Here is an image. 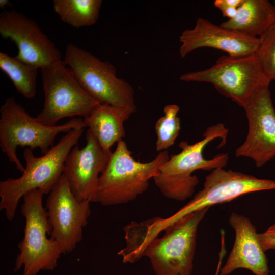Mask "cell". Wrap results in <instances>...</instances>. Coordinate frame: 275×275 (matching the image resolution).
I'll use <instances>...</instances> for the list:
<instances>
[{"label": "cell", "mask_w": 275, "mask_h": 275, "mask_svg": "<svg viewBox=\"0 0 275 275\" xmlns=\"http://www.w3.org/2000/svg\"><path fill=\"white\" fill-rule=\"evenodd\" d=\"M84 130L77 128L66 133L42 156L36 157L29 148L23 151L26 165L22 175L0 182V210L5 211L8 221L14 219L19 200L28 192L38 189L49 195L63 175L66 158Z\"/></svg>", "instance_id": "6da1fadb"}, {"label": "cell", "mask_w": 275, "mask_h": 275, "mask_svg": "<svg viewBox=\"0 0 275 275\" xmlns=\"http://www.w3.org/2000/svg\"><path fill=\"white\" fill-rule=\"evenodd\" d=\"M228 132L223 124L218 123L207 128L203 135L204 138L195 144L180 142L179 146L181 152L171 155L153 178L162 195L168 199L184 201L192 196L199 182L197 176L193 175L194 171H212L225 167L229 160L228 154H218L211 159H206L203 156V151L209 142L216 138L222 139L224 146Z\"/></svg>", "instance_id": "7a4b0ae2"}, {"label": "cell", "mask_w": 275, "mask_h": 275, "mask_svg": "<svg viewBox=\"0 0 275 275\" xmlns=\"http://www.w3.org/2000/svg\"><path fill=\"white\" fill-rule=\"evenodd\" d=\"M108 163L99 177L95 202L104 206L125 204L146 191L149 181L156 176L170 157L160 152L152 161L142 163L131 156L125 142L117 143Z\"/></svg>", "instance_id": "3957f363"}, {"label": "cell", "mask_w": 275, "mask_h": 275, "mask_svg": "<svg viewBox=\"0 0 275 275\" xmlns=\"http://www.w3.org/2000/svg\"><path fill=\"white\" fill-rule=\"evenodd\" d=\"M0 147L9 161L23 173L25 168L16 155L18 147L38 148L45 154L52 147L57 135L85 128L83 119L73 118L61 125L46 126L31 116L14 97L7 98L0 108Z\"/></svg>", "instance_id": "277c9868"}, {"label": "cell", "mask_w": 275, "mask_h": 275, "mask_svg": "<svg viewBox=\"0 0 275 275\" xmlns=\"http://www.w3.org/2000/svg\"><path fill=\"white\" fill-rule=\"evenodd\" d=\"M185 82L212 84L222 95L244 107L271 81L264 73L256 53L223 56L210 67L181 75Z\"/></svg>", "instance_id": "5b68a950"}, {"label": "cell", "mask_w": 275, "mask_h": 275, "mask_svg": "<svg viewBox=\"0 0 275 275\" xmlns=\"http://www.w3.org/2000/svg\"><path fill=\"white\" fill-rule=\"evenodd\" d=\"M43 193L34 189L25 194L21 212L25 218L24 236L18 243L14 271L23 266L22 275H37L41 270H53L62 253L59 245L47 236L51 234Z\"/></svg>", "instance_id": "8992f818"}, {"label": "cell", "mask_w": 275, "mask_h": 275, "mask_svg": "<svg viewBox=\"0 0 275 275\" xmlns=\"http://www.w3.org/2000/svg\"><path fill=\"white\" fill-rule=\"evenodd\" d=\"M63 61L85 91L100 104L136 111L133 87L117 77L116 67L109 62L101 61L72 43L67 45Z\"/></svg>", "instance_id": "52a82bcc"}, {"label": "cell", "mask_w": 275, "mask_h": 275, "mask_svg": "<svg viewBox=\"0 0 275 275\" xmlns=\"http://www.w3.org/2000/svg\"><path fill=\"white\" fill-rule=\"evenodd\" d=\"M272 189H275L274 180L218 168L206 176L203 188L191 200L168 217H155L152 222V228L156 234H159L185 216L196 211L230 202L250 193Z\"/></svg>", "instance_id": "ba28073f"}, {"label": "cell", "mask_w": 275, "mask_h": 275, "mask_svg": "<svg viewBox=\"0 0 275 275\" xmlns=\"http://www.w3.org/2000/svg\"><path fill=\"white\" fill-rule=\"evenodd\" d=\"M209 208L189 214L152 240L143 256L148 257L156 275H191L198 226Z\"/></svg>", "instance_id": "9c48e42d"}, {"label": "cell", "mask_w": 275, "mask_h": 275, "mask_svg": "<svg viewBox=\"0 0 275 275\" xmlns=\"http://www.w3.org/2000/svg\"><path fill=\"white\" fill-rule=\"evenodd\" d=\"M41 72L45 100L36 118L43 124L53 126L64 118H85L100 104L82 87L63 60L41 69Z\"/></svg>", "instance_id": "30bf717a"}, {"label": "cell", "mask_w": 275, "mask_h": 275, "mask_svg": "<svg viewBox=\"0 0 275 275\" xmlns=\"http://www.w3.org/2000/svg\"><path fill=\"white\" fill-rule=\"evenodd\" d=\"M90 203L74 196L63 174L49 194L45 208L51 229L50 238L63 254L71 252L81 241L91 214Z\"/></svg>", "instance_id": "8fae6325"}, {"label": "cell", "mask_w": 275, "mask_h": 275, "mask_svg": "<svg viewBox=\"0 0 275 275\" xmlns=\"http://www.w3.org/2000/svg\"><path fill=\"white\" fill-rule=\"evenodd\" d=\"M243 108L249 130L235 156L250 158L261 167L275 157V109L269 87L257 93Z\"/></svg>", "instance_id": "7c38bea8"}, {"label": "cell", "mask_w": 275, "mask_h": 275, "mask_svg": "<svg viewBox=\"0 0 275 275\" xmlns=\"http://www.w3.org/2000/svg\"><path fill=\"white\" fill-rule=\"evenodd\" d=\"M0 34L16 44L15 57L25 63L42 69L61 60L60 51L37 23L15 10L1 13Z\"/></svg>", "instance_id": "4fadbf2b"}, {"label": "cell", "mask_w": 275, "mask_h": 275, "mask_svg": "<svg viewBox=\"0 0 275 275\" xmlns=\"http://www.w3.org/2000/svg\"><path fill=\"white\" fill-rule=\"evenodd\" d=\"M86 144L76 145L69 152L63 174L71 191L79 201L95 202L99 177L106 167L112 152L104 150L88 129Z\"/></svg>", "instance_id": "5bb4252c"}, {"label": "cell", "mask_w": 275, "mask_h": 275, "mask_svg": "<svg viewBox=\"0 0 275 275\" xmlns=\"http://www.w3.org/2000/svg\"><path fill=\"white\" fill-rule=\"evenodd\" d=\"M179 39L181 58L203 47L217 49L230 56L250 54L257 52L260 44V38L214 24L201 17L197 19L194 28L184 30Z\"/></svg>", "instance_id": "9a60e30c"}, {"label": "cell", "mask_w": 275, "mask_h": 275, "mask_svg": "<svg viewBox=\"0 0 275 275\" xmlns=\"http://www.w3.org/2000/svg\"><path fill=\"white\" fill-rule=\"evenodd\" d=\"M229 223L235 231V240L219 275H229L239 268L249 270L255 275H269L265 252L255 226L249 218L235 212L230 216Z\"/></svg>", "instance_id": "2e32d148"}, {"label": "cell", "mask_w": 275, "mask_h": 275, "mask_svg": "<svg viewBox=\"0 0 275 275\" xmlns=\"http://www.w3.org/2000/svg\"><path fill=\"white\" fill-rule=\"evenodd\" d=\"M134 110L125 107L99 104L83 119L86 127L105 151L125 136L124 123Z\"/></svg>", "instance_id": "e0dca14e"}, {"label": "cell", "mask_w": 275, "mask_h": 275, "mask_svg": "<svg viewBox=\"0 0 275 275\" xmlns=\"http://www.w3.org/2000/svg\"><path fill=\"white\" fill-rule=\"evenodd\" d=\"M275 25V9L268 0H243L235 16L221 25L244 35L261 38Z\"/></svg>", "instance_id": "ac0fdd59"}, {"label": "cell", "mask_w": 275, "mask_h": 275, "mask_svg": "<svg viewBox=\"0 0 275 275\" xmlns=\"http://www.w3.org/2000/svg\"><path fill=\"white\" fill-rule=\"evenodd\" d=\"M102 3L101 0H54L53 6L63 22L79 28L96 23Z\"/></svg>", "instance_id": "d6986e66"}, {"label": "cell", "mask_w": 275, "mask_h": 275, "mask_svg": "<svg viewBox=\"0 0 275 275\" xmlns=\"http://www.w3.org/2000/svg\"><path fill=\"white\" fill-rule=\"evenodd\" d=\"M0 69L12 81L17 91L25 98H34L39 68L0 52Z\"/></svg>", "instance_id": "ffe728a7"}, {"label": "cell", "mask_w": 275, "mask_h": 275, "mask_svg": "<svg viewBox=\"0 0 275 275\" xmlns=\"http://www.w3.org/2000/svg\"><path fill=\"white\" fill-rule=\"evenodd\" d=\"M179 107L176 104H168L163 109L164 116L155 124L157 135L156 150L161 152L173 146L180 129V120L178 116Z\"/></svg>", "instance_id": "44dd1931"}, {"label": "cell", "mask_w": 275, "mask_h": 275, "mask_svg": "<svg viewBox=\"0 0 275 275\" xmlns=\"http://www.w3.org/2000/svg\"><path fill=\"white\" fill-rule=\"evenodd\" d=\"M260 39L255 53L265 75L271 81L275 80V25Z\"/></svg>", "instance_id": "7402d4cb"}, {"label": "cell", "mask_w": 275, "mask_h": 275, "mask_svg": "<svg viewBox=\"0 0 275 275\" xmlns=\"http://www.w3.org/2000/svg\"><path fill=\"white\" fill-rule=\"evenodd\" d=\"M258 237L263 250H275V222L264 232L258 233Z\"/></svg>", "instance_id": "603a6c76"}, {"label": "cell", "mask_w": 275, "mask_h": 275, "mask_svg": "<svg viewBox=\"0 0 275 275\" xmlns=\"http://www.w3.org/2000/svg\"><path fill=\"white\" fill-rule=\"evenodd\" d=\"M243 0H216L214 3V6L221 11L229 8L238 7L240 5Z\"/></svg>", "instance_id": "cb8c5ba5"}, {"label": "cell", "mask_w": 275, "mask_h": 275, "mask_svg": "<svg viewBox=\"0 0 275 275\" xmlns=\"http://www.w3.org/2000/svg\"><path fill=\"white\" fill-rule=\"evenodd\" d=\"M221 235V250L219 253V259L214 275H219L221 268L222 267V263L224 256L226 255V251L225 249V235L222 234Z\"/></svg>", "instance_id": "d4e9b609"}, {"label": "cell", "mask_w": 275, "mask_h": 275, "mask_svg": "<svg viewBox=\"0 0 275 275\" xmlns=\"http://www.w3.org/2000/svg\"><path fill=\"white\" fill-rule=\"evenodd\" d=\"M237 11V8H229L223 10L221 12L224 16L227 17L230 19L235 16Z\"/></svg>", "instance_id": "484cf974"}, {"label": "cell", "mask_w": 275, "mask_h": 275, "mask_svg": "<svg viewBox=\"0 0 275 275\" xmlns=\"http://www.w3.org/2000/svg\"><path fill=\"white\" fill-rule=\"evenodd\" d=\"M8 5H10V3L8 0H0V8H4Z\"/></svg>", "instance_id": "4316f807"}, {"label": "cell", "mask_w": 275, "mask_h": 275, "mask_svg": "<svg viewBox=\"0 0 275 275\" xmlns=\"http://www.w3.org/2000/svg\"><path fill=\"white\" fill-rule=\"evenodd\" d=\"M273 6H274V9H275V1H274V5H273Z\"/></svg>", "instance_id": "83f0119b"}]
</instances>
